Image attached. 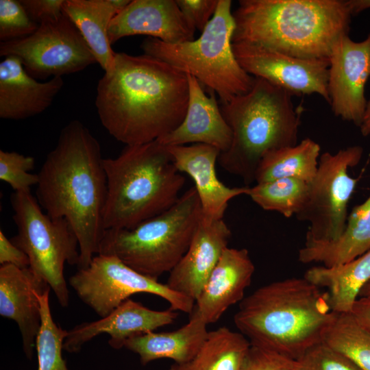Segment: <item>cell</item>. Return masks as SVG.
Instances as JSON below:
<instances>
[{"label": "cell", "mask_w": 370, "mask_h": 370, "mask_svg": "<svg viewBox=\"0 0 370 370\" xmlns=\"http://www.w3.org/2000/svg\"><path fill=\"white\" fill-rule=\"evenodd\" d=\"M39 25L31 19L18 0H0V40L8 42L34 34Z\"/></svg>", "instance_id": "34"}, {"label": "cell", "mask_w": 370, "mask_h": 370, "mask_svg": "<svg viewBox=\"0 0 370 370\" xmlns=\"http://www.w3.org/2000/svg\"><path fill=\"white\" fill-rule=\"evenodd\" d=\"M186 75L188 101L184 119L176 129L158 140L165 146L201 143L213 146L221 153L226 151L232 143V132L218 105L216 93L210 90L206 95L196 78Z\"/></svg>", "instance_id": "21"}, {"label": "cell", "mask_w": 370, "mask_h": 370, "mask_svg": "<svg viewBox=\"0 0 370 370\" xmlns=\"http://www.w3.org/2000/svg\"><path fill=\"white\" fill-rule=\"evenodd\" d=\"M336 314L326 291L304 277L290 278L245 297L234 322L251 345L296 359L323 341Z\"/></svg>", "instance_id": "3"}, {"label": "cell", "mask_w": 370, "mask_h": 370, "mask_svg": "<svg viewBox=\"0 0 370 370\" xmlns=\"http://www.w3.org/2000/svg\"><path fill=\"white\" fill-rule=\"evenodd\" d=\"M62 12L76 26L97 62L105 72L113 66L116 52L111 47L108 28L119 14L111 0H64Z\"/></svg>", "instance_id": "26"}, {"label": "cell", "mask_w": 370, "mask_h": 370, "mask_svg": "<svg viewBox=\"0 0 370 370\" xmlns=\"http://www.w3.org/2000/svg\"><path fill=\"white\" fill-rule=\"evenodd\" d=\"M49 291L39 298L41 324L35 344L38 370H69L62 354L68 331L62 329L53 319L49 302Z\"/></svg>", "instance_id": "31"}, {"label": "cell", "mask_w": 370, "mask_h": 370, "mask_svg": "<svg viewBox=\"0 0 370 370\" xmlns=\"http://www.w3.org/2000/svg\"><path fill=\"white\" fill-rule=\"evenodd\" d=\"M188 101L187 75L148 55L116 52L99 79L95 106L101 125L125 145L147 143L176 129Z\"/></svg>", "instance_id": "1"}, {"label": "cell", "mask_w": 370, "mask_h": 370, "mask_svg": "<svg viewBox=\"0 0 370 370\" xmlns=\"http://www.w3.org/2000/svg\"><path fill=\"white\" fill-rule=\"evenodd\" d=\"M304 277L326 290L332 311L351 312L362 289L370 281V250L338 265L311 267Z\"/></svg>", "instance_id": "25"}, {"label": "cell", "mask_w": 370, "mask_h": 370, "mask_svg": "<svg viewBox=\"0 0 370 370\" xmlns=\"http://www.w3.org/2000/svg\"><path fill=\"white\" fill-rule=\"evenodd\" d=\"M323 341L360 370H370V330L352 312L337 313Z\"/></svg>", "instance_id": "29"}, {"label": "cell", "mask_w": 370, "mask_h": 370, "mask_svg": "<svg viewBox=\"0 0 370 370\" xmlns=\"http://www.w3.org/2000/svg\"><path fill=\"white\" fill-rule=\"evenodd\" d=\"M362 154V147L354 145L320 156L307 201L296 214L298 220L309 223L304 245L332 242L344 232L348 203L357 184L348 169L359 163Z\"/></svg>", "instance_id": "10"}, {"label": "cell", "mask_w": 370, "mask_h": 370, "mask_svg": "<svg viewBox=\"0 0 370 370\" xmlns=\"http://www.w3.org/2000/svg\"><path fill=\"white\" fill-rule=\"evenodd\" d=\"M0 264H12L19 268L29 267L27 254L8 239L0 230Z\"/></svg>", "instance_id": "38"}, {"label": "cell", "mask_w": 370, "mask_h": 370, "mask_svg": "<svg viewBox=\"0 0 370 370\" xmlns=\"http://www.w3.org/2000/svg\"><path fill=\"white\" fill-rule=\"evenodd\" d=\"M241 370H291L273 352L251 345Z\"/></svg>", "instance_id": "37"}, {"label": "cell", "mask_w": 370, "mask_h": 370, "mask_svg": "<svg viewBox=\"0 0 370 370\" xmlns=\"http://www.w3.org/2000/svg\"><path fill=\"white\" fill-rule=\"evenodd\" d=\"M251 344L241 332L223 326L210 331L197 353L168 370H241Z\"/></svg>", "instance_id": "28"}, {"label": "cell", "mask_w": 370, "mask_h": 370, "mask_svg": "<svg viewBox=\"0 0 370 370\" xmlns=\"http://www.w3.org/2000/svg\"><path fill=\"white\" fill-rule=\"evenodd\" d=\"M166 147L177 169L194 181L205 221L223 219L231 199L247 195L249 186L230 188L219 180L216 163L221 151L217 148L201 143Z\"/></svg>", "instance_id": "17"}, {"label": "cell", "mask_w": 370, "mask_h": 370, "mask_svg": "<svg viewBox=\"0 0 370 370\" xmlns=\"http://www.w3.org/2000/svg\"><path fill=\"white\" fill-rule=\"evenodd\" d=\"M233 44L306 59H329L352 14L344 0H240Z\"/></svg>", "instance_id": "4"}, {"label": "cell", "mask_w": 370, "mask_h": 370, "mask_svg": "<svg viewBox=\"0 0 370 370\" xmlns=\"http://www.w3.org/2000/svg\"><path fill=\"white\" fill-rule=\"evenodd\" d=\"M328 90L336 116L361 125L367 101L365 86L370 77V33L362 41L339 38L329 57Z\"/></svg>", "instance_id": "14"}, {"label": "cell", "mask_w": 370, "mask_h": 370, "mask_svg": "<svg viewBox=\"0 0 370 370\" xmlns=\"http://www.w3.org/2000/svg\"><path fill=\"white\" fill-rule=\"evenodd\" d=\"M50 289L29 267L1 265L0 314L17 323L24 352L29 359L41 324L39 298Z\"/></svg>", "instance_id": "18"}, {"label": "cell", "mask_w": 370, "mask_h": 370, "mask_svg": "<svg viewBox=\"0 0 370 370\" xmlns=\"http://www.w3.org/2000/svg\"><path fill=\"white\" fill-rule=\"evenodd\" d=\"M231 234L223 219L207 221L201 217L188 250L169 273L166 284L195 302Z\"/></svg>", "instance_id": "19"}, {"label": "cell", "mask_w": 370, "mask_h": 370, "mask_svg": "<svg viewBox=\"0 0 370 370\" xmlns=\"http://www.w3.org/2000/svg\"><path fill=\"white\" fill-rule=\"evenodd\" d=\"M231 7V0H219L212 18L196 40L172 44L147 37L140 48L144 54L194 77L214 91L221 103H227L249 92L255 81L233 51L235 22Z\"/></svg>", "instance_id": "8"}, {"label": "cell", "mask_w": 370, "mask_h": 370, "mask_svg": "<svg viewBox=\"0 0 370 370\" xmlns=\"http://www.w3.org/2000/svg\"><path fill=\"white\" fill-rule=\"evenodd\" d=\"M0 56H16L31 76L41 79L62 77L97 63L76 26L64 14L39 25L29 36L1 42Z\"/></svg>", "instance_id": "12"}, {"label": "cell", "mask_w": 370, "mask_h": 370, "mask_svg": "<svg viewBox=\"0 0 370 370\" xmlns=\"http://www.w3.org/2000/svg\"><path fill=\"white\" fill-rule=\"evenodd\" d=\"M360 129L362 136H367L370 134V99L367 101L365 116Z\"/></svg>", "instance_id": "41"}, {"label": "cell", "mask_w": 370, "mask_h": 370, "mask_svg": "<svg viewBox=\"0 0 370 370\" xmlns=\"http://www.w3.org/2000/svg\"><path fill=\"white\" fill-rule=\"evenodd\" d=\"M293 95L265 79L255 77L251 89L221 103L222 114L232 132L229 149L220 153V166L246 184L269 151L297 144L304 108Z\"/></svg>", "instance_id": "6"}, {"label": "cell", "mask_w": 370, "mask_h": 370, "mask_svg": "<svg viewBox=\"0 0 370 370\" xmlns=\"http://www.w3.org/2000/svg\"><path fill=\"white\" fill-rule=\"evenodd\" d=\"M255 271L247 249L226 247L210 273L193 310L209 325L245 297Z\"/></svg>", "instance_id": "20"}, {"label": "cell", "mask_w": 370, "mask_h": 370, "mask_svg": "<svg viewBox=\"0 0 370 370\" xmlns=\"http://www.w3.org/2000/svg\"><path fill=\"white\" fill-rule=\"evenodd\" d=\"M278 356L291 370H360L346 356L323 341L312 346L296 359Z\"/></svg>", "instance_id": "32"}, {"label": "cell", "mask_w": 370, "mask_h": 370, "mask_svg": "<svg viewBox=\"0 0 370 370\" xmlns=\"http://www.w3.org/2000/svg\"><path fill=\"white\" fill-rule=\"evenodd\" d=\"M34 165L32 156L0 150V180L8 184L14 192L29 193L32 186H37L38 174L29 172Z\"/></svg>", "instance_id": "33"}, {"label": "cell", "mask_w": 370, "mask_h": 370, "mask_svg": "<svg viewBox=\"0 0 370 370\" xmlns=\"http://www.w3.org/2000/svg\"><path fill=\"white\" fill-rule=\"evenodd\" d=\"M29 16L38 25L52 21L62 14L64 0H19Z\"/></svg>", "instance_id": "36"}, {"label": "cell", "mask_w": 370, "mask_h": 370, "mask_svg": "<svg viewBox=\"0 0 370 370\" xmlns=\"http://www.w3.org/2000/svg\"><path fill=\"white\" fill-rule=\"evenodd\" d=\"M352 16L370 8V0H344Z\"/></svg>", "instance_id": "40"}, {"label": "cell", "mask_w": 370, "mask_h": 370, "mask_svg": "<svg viewBox=\"0 0 370 370\" xmlns=\"http://www.w3.org/2000/svg\"><path fill=\"white\" fill-rule=\"evenodd\" d=\"M351 312L370 330V298L359 297Z\"/></svg>", "instance_id": "39"}, {"label": "cell", "mask_w": 370, "mask_h": 370, "mask_svg": "<svg viewBox=\"0 0 370 370\" xmlns=\"http://www.w3.org/2000/svg\"><path fill=\"white\" fill-rule=\"evenodd\" d=\"M320 151V145L309 138L295 145L270 151L258 164L255 182L295 178L310 184L318 169Z\"/></svg>", "instance_id": "27"}, {"label": "cell", "mask_w": 370, "mask_h": 370, "mask_svg": "<svg viewBox=\"0 0 370 370\" xmlns=\"http://www.w3.org/2000/svg\"><path fill=\"white\" fill-rule=\"evenodd\" d=\"M78 297L101 318L112 312L130 297L140 293L159 296L170 308L190 314L195 301L132 269L113 256L97 254L90 264L69 279Z\"/></svg>", "instance_id": "11"}, {"label": "cell", "mask_w": 370, "mask_h": 370, "mask_svg": "<svg viewBox=\"0 0 370 370\" xmlns=\"http://www.w3.org/2000/svg\"><path fill=\"white\" fill-rule=\"evenodd\" d=\"M370 250V195L354 208L344 232L334 241L304 245L298 259L304 264L321 263L333 267L352 260Z\"/></svg>", "instance_id": "24"}, {"label": "cell", "mask_w": 370, "mask_h": 370, "mask_svg": "<svg viewBox=\"0 0 370 370\" xmlns=\"http://www.w3.org/2000/svg\"><path fill=\"white\" fill-rule=\"evenodd\" d=\"M64 86L62 77L40 82L16 56L0 62V118L21 120L46 110Z\"/></svg>", "instance_id": "22"}, {"label": "cell", "mask_w": 370, "mask_h": 370, "mask_svg": "<svg viewBox=\"0 0 370 370\" xmlns=\"http://www.w3.org/2000/svg\"><path fill=\"white\" fill-rule=\"evenodd\" d=\"M107 198L103 227L132 229L172 207L185 178L166 146L158 140L125 145L114 158H103Z\"/></svg>", "instance_id": "5"}, {"label": "cell", "mask_w": 370, "mask_h": 370, "mask_svg": "<svg viewBox=\"0 0 370 370\" xmlns=\"http://www.w3.org/2000/svg\"><path fill=\"white\" fill-rule=\"evenodd\" d=\"M359 297L370 298V281L362 289Z\"/></svg>", "instance_id": "42"}, {"label": "cell", "mask_w": 370, "mask_h": 370, "mask_svg": "<svg viewBox=\"0 0 370 370\" xmlns=\"http://www.w3.org/2000/svg\"><path fill=\"white\" fill-rule=\"evenodd\" d=\"M241 66L249 75L280 87L293 96L318 94L330 104L329 59L293 57L267 49L233 44Z\"/></svg>", "instance_id": "13"}, {"label": "cell", "mask_w": 370, "mask_h": 370, "mask_svg": "<svg viewBox=\"0 0 370 370\" xmlns=\"http://www.w3.org/2000/svg\"><path fill=\"white\" fill-rule=\"evenodd\" d=\"M189 321L171 332H150L128 338L123 347L138 355L143 365L158 359L169 358L174 363L190 360L206 341L208 324L195 310Z\"/></svg>", "instance_id": "23"}, {"label": "cell", "mask_w": 370, "mask_h": 370, "mask_svg": "<svg viewBox=\"0 0 370 370\" xmlns=\"http://www.w3.org/2000/svg\"><path fill=\"white\" fill-rule=\"evenodd\" d=\"M195 32L175 0H133L112 19L108 34L111 45L134 35L175 44L193 40Z\"/></svg>", "instance_id": "16"}, {"label": "cell", "mask_w": 370, "mask_h": 370, "mask_svg": "<svg viewBox=\"0 0 370 370\" xmlns=\"http://www.w3.org/2000/svg\"><path fill=\"white\" fill-rule=\"evenodd\" d=\"M189 26L202 32L212 18L219 0H175Z\"/></svg>", "instance_id": "35"}, {"label": "cell", "mask_w": 370, "mask_h": 370, "mask_svg": "<svg viewBox=\"0 0 370 370\" xmlns=\"http://www.w3.org/2000/svg\"><path fill=\"white\" fill-rule=\"evenodd\" d=\"M177 316V311L171 308L151 310L141 303L127 299L106 317L79 324L69 330L63 349L69 353L78 352L94 337L108 334L110 336L109 345L119 349L128 338L171 325Z\"/></svg>", "instance_id": "15"}, {"label": "cell", "mask_w": 370, "mask_h": 370, "mask_svg": "<svg viewBox=\"0 0 370 370\" xmlns=\"http://www.w3.org/2000/svg\"><path fill=\"white\" fill-rule=\"evenodd\" d=\"M10 200L17 227L11 241L27 254L29 267L50 286L61 306L67 307L69 291L64 264L77 265L79 259L75 232L66 219L44 213L31 192H14Z\"/></svg>", "instance_id": "9"}, {"label": "cell", "mask_w": 370, "mask_h": 370, "mask_svg": "<svg viewBox=\"0 0 370 370\" xmlns=\"http://www.w3.org/2000/svg\"><path fill=\"white\" fill-rule=\"evenodd\" d=\"M201 217L200 201L192 186L169 210L136 227L105 230L98 254L115 256L158 280L184 256Z\"/></svg>", "instance_id": "7"}, {"label": "cell", "mask_w": 370, "mask_h": 370, "mask_svg": "<svg viewBox=\"0 0 370 370\" xmlns=\"http://www.w3.org/2000/svg\"><path fill=\"white\" fill-rule=\"evenodd\" d=\"M100 145L79 121L64 126L39 171L37 201L51 218L66 219L79 242L78 269L98 254L105 229L107 179Z\"/></svg>", "instance_id": "2"}, {"label": "cell", "mask_w": 370, "mask_h": 370, "mask_svg": "<svg viewBox=\"0 0 370 370\" xmlns=\"http://www.w3.org/2000/svg\"><path fill=\"white\" fill-rule=\"evenodd\" d=\"M309 184L295 178H282L249 187L247 195L261 208L286 218L297 214L308 196Z\"/></svg>", "instance_id": "30"}]
</instances>
